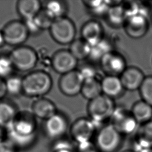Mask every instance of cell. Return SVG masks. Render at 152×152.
Here are the masks:
<instances>
[{
  "instance_id": "6",
  "label": "cell",
  "mask_w": 152,
  "mask_h": 152,
  "mask_svg": "<svg viewBox=\"0 0 152 152\" xmlns=\"http://www.w3.org/2000/svg\"><path fill=\"white\" fill-rule=\"evenodd\" d=\"M110 119V124L122 135L135 133L139 126L131 110L122 107H116Z\"/></svg>"
},
{
  "instance_id": "20",
  "label": "cell",
  "mask_w": 152,
  "mask_h": 152,
  "mask_svg": "<svg viewBox=\"0 0 152 152\" xmlns=\"http://www.w3.org/2000/svg\"><path fill=\"white\" fill-rule=\"evenodd\" d=\"M17 11L24 20L34 18L41 11V3L37 0H20L17 4Z\"/></svg>"
},
{
  "instance_id": "41",
  "label": "cell",
  "mask_w": 152,
  "mask_h": 152,
  "mask_svg": "<svg viewBox=\"0 0 152 152\" xmlns=\"http://www.w3.org/2000/svg\"><path fill=\"white\" fill-rule=\"evenodd\" d=\"M5 43V42L3 33H2V31H0V47L2 46Z\"/></svg>"
},
{
  "instance_id": "19",
  "label": "cell",
  "mask_w": 152,
  "mask_h": 152,
  "mask_svg": "<svg viewBox=\"0 0 152 152\" xmlns=\"http://www.w3.org/2000/svg\"><path fill=\"white\" fill-rule=\"evenodd\" d=\"M32 112L34 116L45 120L57 113L55 104L45 97L39 98L34 102L32 105Z\"/></svg>"
},
{
  "instance_id": "36",
  "label": "cell",
  "mask_w": 152,
  "mask_h": 152,
  "mask_svg": "<svg viewBox=\"0 0 152 152\" xmlns=\"http://www.w3.org/2000/svg\"><path fill=\"white\" fill-rule=\"evenodd\" d=\"M76 152H99L94 142L90 141L77 144Z\"/></svg>"
},
{
  "instance_id": "29",
  "label": "cell",
  "mask_w": 152,
  "mask_h": 152,
  "mask_svg": "<svg viewBox=\"0 0 152 152\" xmlns=\"http://www.w3.org/2000/svg\"><path fill=\"white\" fill-rule=\"evenodd\" d=\"M7 92L12 96L19 94L23 91V78L17 75H11L6 79Z\"/></svg>"
},
{
  "instance_id": "40",
  "label": "cell",
  "mask_w": 152,
  "mask_h": 152,
  "mask_svg": "<svg viewBox=\"0 0 152 152\" xmlns=\"http://www.w3.org/2000/svg\"><path fill=\"white\" fill-rule=\"evenodd\" d=\"M7 140L6 129L0 126V142Z\"/></svg>"
},
{
  "instance_id": "18",
  "label": "cell",
  "mask_w": 152,
  "mask_h": 152,
  "mask_svg": "<svg viewBox=\"0 0 152 152\" xmlns=\"http://www.w3.org/2000/svg\"><path fill=\"white\" fill-rule=\"evenodd\" d=\"M100 81L102 94L112 99L120 97L125 90L119 76L106 75Z\"/></svg>"
},
{
  "instance_id": "21",
  "label": "cell",
  "mask_w": 152,
  "mask_h": 152,
  "mask_svg": "<svg viewBox=\"0 0 152 152\" xmlns=\"http://www.w3.org/2000/svg\"><path fill=\"white\" fill-rule=\"evenodd\" d=\"M131 112L139 125L151 121L152 106L142 100L136 102L132 105Z\"/></svg>"
},
{
  "instance_id": "23",
  "label": "cell",
  "mask_w": 152,
  "mask_h": 152,
  "mask_svg": "<svg viewBox=\"0 0 152 152\" xmlns=\"http://www.w3.org/2000/svg\"><path fill=\"white\" fill-rule=\"evenodd\" d=\"M113 50V46L110 41L103 38L99 42L91 46L88 59L93 62H100L103 56Z\"/></svg>"
},
{
  "instance_id": "38",
  "label": "cell",
  "mask_w": 152,
  "mask_h": 152,
  "mask_svg": "<svg viewBox=\"0 0 152 152\" xmlns=\"http://www.w3.org/2000/svg\"><path fill=\"white\" fill-rule=\"evenodd\" d=\"M18 150L8 140L0 142V152H17Z\"/></svg>"
},
{
  "instance_id": "10",
  "label": "cell",
  "mask_w": 152,
  "mask_h": 152,
  "mask_svg": "<svg viewBox=\"0 0 152 152\" xmlns=\"http://www.w3.org/2000/svg\"><path fill=\"white\" fill-rule=\"evenodd\" d=\"M2 31L5 43L12 46L21 45L29 34L24 23L17 20L9 22Z\"/></svg>"
},
{
  "instance_id": "33",
  "label": "cell",
  "mask_w": 152,
  "mask_h": 152,
  "mask_svg": "<svg viewBox=\"0 0 152 152\" xmlns=\"http://www.w3.org/2000/svg\"><path fill=\"white\" fill-rule=\"evenodd\" d=\"M14 68L10 56H0V78H7L11 76Z\"/></svg>"
},
{
  "instance_id": "12",
  "label": "cell",
  "mask_w": 152,
  "mask_h": 152,
  "mask_svg": "<svg viewBox=\"0 0 152 152\" xmlns=\"http://www.w3.org/2000/svg\"><path fill=\"white\" fill-rule=\"evenodd\" d=\"M99 62L106 75L119 77L127 67L125 58L115 50L106 54Z\"/></svg>"
},
{
  "instance_id": "2",
  "label": "cell",
  "mask_w": 152,
  "mask_h": 152,
  "mask_svg": "<svg viewBox=\"0 0 152 152\" xmlns=\"http://www.w3.org/2000/svg\"><path fill=\"white\" fill-rule=\"evenodd\" d=\"M52 86L50 75L43 71L30 72L23 78V92L30 97H40L48 93Z\"/></svg>"
},
{
  "instance_id": "22",
  "label": "cell",
  "mask_w": 152,
  "mask_h": 152,
  "mask_svg": "<svg viewBox=\"0 0 152 152\" xmlns=\"http://www.w3.org/2000/svg\"><path fill=\"white\" fill-rule=\"evenodd\" d=\"M80 93L89 101L96 98L102 94L101 81L97 78L84 80Z\"/></svg>"
},
{
  "instance_id": "34",
  "label": "cell",
  "mask_w": 152,
  "mask_h": 152,
  "mask_svg": "<svg viewBox=\"0 0 152 152\" xmlns=\"http://www.w3.org/2000/svg\"><path fill=\"white\" fill-rule=\"evenodd\" d=\"M35 19L40 26L41 30L50 28L54 20H53L44 10H41L35 17Z\"/></svg>"
},
{
  "instance_id": "15",
  "label": "cell",
  "mask_w": 152,
  "mask_h": 152,
  "mask_svg": "<svg viewBox=\"0 0 152 152\" xmlns=\"http://www.w3.org/2000/svg\"><path fill=\"white\" fill-rule=\"evenodd\" d=\"M119 77L125 90L135 91L140 89L145 76L140 68L131 66H127Z\"/></svg>"
},
{
  "instance_id": "5",
  "label": "cell",
  "mask_w": 152,
  "mask_h": 152,
  "mask_svg": "<svg viewBox=\"0 0 152 152\" xmlns=\"http://www.w3.org/2000/svg\"><path fill=\"white\" fill-rule=\"evenodd\" d=\"M49 30L53 39L59 44H71L75 39V24L66 17L55 20Z\"/></svg>"
},
{
  "instance_id": "7",
  "label": "cell",
  "mask_w": 152,
  "mask_h": 152,
  "mask_svg": "<svg viewBox=\"0 0 152 152\" xmlns=\"http://www.w3.org/2000/svg\"><path fill=\"white\" fill-rule=\"evenodd\" d=\"M10 57L14 67L23 72L34 68L38 59L36 51L27 46L17 47L11 52Z\"/></svg>"
},
{
  "instance_id": "31",
  "label": "cell",
  "mask_w": 152,
  "mask_h": 152,
  "mask_svg": "<svg viewBox=\"0 0 152 152\" xmlns=\"http://www.w3.org/2000/svg\"><path fill=\"white\" fill-rule=\"evenodd\" d=\"M51 152H76L73 141L64 137L55 141Z\"/></svg>"
},
{
  "instance_id": "8",
  "label": "cell",
  "mask_w": 152,
  "mask_h": 152,
  "mask_svg": "<svg viewBox=\"0 0 152 152\" xmlns=\"http://www.w3.org/2000/svg\"><path fill=\"white\" fill-rule=\"evenodd\" d=\"M97 125L90 118L76 119L69 128L71 140L76 144L91 141L96 133Z\"/></svg>"
},
{
  "instance_id": "25",
  "label": "cell",
  "mask_w": 152,
  "mask_h": 152,
  "mask_svg": "<svg viewBox=\"0 0 152 152\" xmlns=\"http://www.w3.org/2000/svg\"><path fill=\"white\" fill-rule=\"evenodd\" d=\"M17 113L15 107L7 102H0V126L5 129L8 128L14 122Z\"/></svg>"
},
{
  "instance_id": "35",
  "label": "cell",
  "mask_w": 152,
  "mask_h": 152,
  "mask_svg": "<svg viewBox=\"0 0 152 152\" xmlns=\"http://www.w3.org/2000/svg\"><path fill=\"white\" fill-rule=\"evenodd\" d=\"M122 6L128 17L135 15L138 14L140 2L137 1H122Z\"/></svg>"
},
{
  "instance_id": "16",
  "label": "cell",
  "mask_w": 152,
  "mask_h": 152,
  "mask_svg": "<svg viewBox=\"0 0 152 152\" xmlns=\"http://www.w3.org/2000/svg\"><path fill=\"white\" fill-rule=\"evenodd\" d=\"M103 28L100 22L91 20L86 22L81 29V38L91 46L96 45L103 37Z\"/></svg>"
},
{
  "instance_id": "32",
  "label": "cell",
  "mask_w": 152,
  "mask_h": 152,
  "mask_svg": "<svg viewBox=\"0 0 152 152\" xmlns=\"http://www.w3.org/2000/svg\"><path fill=\"white\" fill-rule=\"evenodd\" d=\"M93 63L94 62L91 61L88 62H83L77 69L84 80L97 78L98 71Z\"/></svg>"
},
{
  "instance_id": "43",
  "label": "cell",
  "mask_w": 152,
  "mask_h": 152,
  "mask_svg": "<svg viewBox=\"0 0 152 152\" xmlns=\"http://www.w3.org/2000/svg\"><path fill=\"white\" fill-rule=\"evenodd\" d=\"M122 152H136L135 150H132V149H128V150H125Z\"/></svg>"
},
{
  "instance_id": "13",
  "label": "cell",
  "mask_w": 152,
  "mask_h": 152,
  "mask_svg": "<svg viewBox=\"0 0 152 152\" xmlns=\"http://www.w3.org/2000/svg\"><path fill=\"white\" fill-rule=\"evenodd\" d=\"M51 64L56 72L63 75L76 69L78 61L69 50L62 49L54 53Z\"/></svg>"
},
{
  "instance_id": "9",
  "label": "cell",
  "mask_w": 152,
  "mask_h": 152,
  "mask_svg": "<svg viewBox=\"0 0 152 152\" xmlns=\"http://www.w3.org/2000/svg\"><path fill=\"white\" fill-rule=\"evenodd\" d=\"M69 128L68 121L62 114L56 113L45 120L44 132L46 136L53 141L64 137Z\"/></svg>"
},
{
  "instance_id": "27",
  "label": "cell",
  "mask_w": 152,
  "mask_h": 152,
  "mask_svg": "<svg viewBox=\"0 0 152 152\" xmlns=\"http://www.w3.org/2000/svg\"><path fill=\"white\" fill-rule=\"evenodd\" d=\"M45 10L55 20L65 17V14L68 11V6L64 1L53 0L48 1L46 3Z\"/></svg>"
},
{
  "instance_id": "24",
  "label": "cell",
  "mask_w": 152,
  "mask_h": 152,
  "mask_svg": "<svg viewBox=\"0 0 152 152\" xmlns=\"http://www.w3.org/2000/svg\"><path fill=\"white\" fill-rule=\"evenodd\" d=\"M69 50L78 61H85L89 58L91 46L81 37L75 39L70 44Z\"/></svg>"
},
{
  "instance_id": "37",
  "label": "cell",
  "mask_w": 152,
  "mask_h": 152,
  "mask_svg": "<svg viewBox=\"0 0 152 152\" xmlns=\"http://www.w3.org/2000/svg\"><path fill=\"white\" fill-rule=\"evenodd\" d=\"M25 26L29 33L31 34L38 33L41 30L40 26H39L37 22L36 21L35 17L30 19H27L24 20Z\"/></svg>"
},
{
  "instance_id": "28",
  "label": "cell",
  "mask_w": 152,
  "mask_h": 152,
  "mask_svg": "<svg viewBox=\"0 0 152 152\" xmlns=\"http://www.w3.org/2000/svg\"><path fill=\"white\" fill-rule=\"evenodd\" d=\"M83 3L91 15L97 17H105L110 8L106 1L103 0H86Z\"/></svg>"
},
{
  "instance_id": "14",
  "label": "cell",
  "mask_w": 152,
  "mask_h": 152,
  "mask_svg": "<svg viewBox=\"0 0 152 152\" xmlns=\"http://www.w3.org/2000/svg\"><path fill=\"white\" fill-rule=\"evenodd\" d=\"M124 27L128 36L132 39H140L145 36L148 30V19L138 14L128 17Z\"/></svg>"
},
{
  "instance_id": "30",
  "label": "cell",
  "mask_w": 152,
  "mask_h": 152,
  "mask_svg": "<svg viewBox=\"0 0 152 152\" xmlns=\"http://www.w3.org/2000/svg\"><path fill=\"white\" fill-rule=\"evenodd\" d=\"M138 90L141 100L152 106V75L145 77Z\"/></svg>"
},
{
  "instance_id": "11",
  "label": "cell",
  "mask_w": 152,
  "mask_h": 152,
  "mask_svg": "<svg viewBox=\"0 0 152 152\" xmlns=\"http://www.w3.org/2000/svg\"><path fill=\"white\" fill-rule=\"evenodd\" d=\"M84 80L78 69L61 75L59 81L61 91L67 96H75L81 93Z\"/></svg>"
},
{
  "instance_id": "42",
  "label": "cell",
  "mask_w": 152,
  "mask_h": 152,
  "mask_svg": "<svg viewBox=\"0 0 152 152\" xmlns=\"http://www.w3.org/2000/svg\"><path fill=\"white\" fill-rule=\"evenodd\" d=\"M138 152H152V148H145V149H142L140 150Z\"/></svg>"
},
{
  "instance_id": "17",
  "label": "cell",
  "mask_w": 152,
  "mask_h": 152,
  "mask_svg": "<svg viewBox=\"0 0 152 152\" xmlns=\"http://www.w3.org/2000/svg\"><path fill=\"white\" fill-rule=\"evenodd\" d=\"M136 152L141 150L152 148V120L139 125L134 135Z\"/></svg>"
},
{
  "instance_id": "26",
  "label": "cell",
  "mask_w": 152,
  "mask_h": 152,
  "mask_svg": "<svg viewBox=\"0 0 152 152\" xmlns=\"http://www.w3.org/2000/svg\"><path fill=\"white\" fill-rule=\"evenodd\" d=\"M105 17L107 23L114 27L124 26L127 19V16L122 6V4L110 7Z\"/></svg>"
},
{
  "instance_id": "39",
  "label": "cell",
  "mask_w": 152,
  "mask_h": 152,
  "mask_svg": "<svg viewBox=\"0 0 152 152\" xmlns=\"http://www.w3.org/2000/svg\"><path fill=\"white\" fill-rule=\"evenodd\" d=\"M7 93L5 81H4L2 78H0V99H2Z\"/></svg>"
},
{
  "instance_id": "1",
  "label": "cell",
  "mask_w": 152,
  "mask_h": 152,
  "mask_svg": "<svg viewBox=\"0 0 152 152\" xmlns=\"http://www.w3.org/2000/svg\"><path fill=\"white\" fill-rule=\"evenodd\" d=\"M33 114L17 113L12 124L6 129L7 140L18 150L31 146L36 138V123Z\"/></svg>"
},
{
  "instance_id": "4",
  "label": "cell",
  "mask_w": 152,
  "mask_h": 152,
  "mask_svg": "<svg viewBox=\"0 0 152 152\" xmlns=\"http://www.w3.org/2000/svg\"><path fill=\"white\" fill-rule=\"evenodd\" d=\"M116 107L113 99L102 94L89 101L87 110L89 118L97 125L110 119Z\"/></svg>"
},
{
  "instance_id": "3",
  "label": "cell",
  "mask_w": 152,
  "mask_h": 152,
  "mask_svg": "<svg viewBox=\"0 0 152 152\" xmlns=\"http://www.w3.org/2000/svg\"><path fill=\"white\" fill-rule=\"evenodd\" d=\"M94 137V142L99 152H117L123 142V135L111 124L101 126Z\"/></svg>"
}]
</instances>
